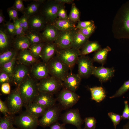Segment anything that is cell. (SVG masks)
Masks as SVG:
<instances>
[{"label":"cell","mask_w":129,"mask_h":129,"mask_svg":"<svg viewBox=\"0 0 129 129\" xmlns=\"http://www.w3.org/2000/svg\"><path fill=\"white\" fill-rule=\"evenodd\" d=\"M109 46L95 51L92 59L94 61L96 62L103 65L106 62L108 54L111 50Z\"/></svg>","instance_id":"obj_28"},{"label":"cell","mask_w":129,"mask_h":129,"mask_svg":"<svg viewBox=\"0 0 129 129\" xmlns=\"http://www.w3.org/2000/svg\"><path fill=\"white\" fill-rule=\"evenodd\" d=\"M59 2L64 4L65 3L71 4L73 3L74 1L73 0H56Z\"/></svg>","instance_id":"obj_55"},{"label":"cell","mask_w":129,"mask_h":129,"mask_svg":"<svg viewBox=\"0 0 129 129\" xmlns=\"http://www.w3.org/2000/svg\"><path fill=\"white\" fill-rule=\"evenodd\" d=\"M13 22L15 27L16 36L25 35L23 29L20 24L19 18Z\"/></svg>","instance_id":"obj_45"},{"label":"cell","mask_w":129,"mask_h":129,"mask_svg":"<svg viewBox=\"0 0 129 129\" xmlns=\"http://www.w3.org/2000/svg\"><path fill=\"white\" fill-rule=\"evenodd\" d=\"M12 6L18 12H23L25 7L22 0H15Z\"/></svg>","instance_id":"obj_49"},{"label":"cell","mask_w":129,"mask_h":129,"mask_svg":"<svg viewBox=\"0 0 129 129\" xmlns=\"http://www.w3.org/2000/svg\"><path fill=\"white\" fill-rule=\"evenodd\" d=\"M102 48L98 42L88 41L80 50V56L86 55Z\"/></svg>","instance_id":"obj_29"},{"label":"cell","mask_w":129,"mask_h":129,"mask_svg":"<svg viewBox=\"0 0 129 129\" xmlns=\"http://www.w3.org/2000/svg\"><path fill=\"white\" fill-rule=\"evenodd\" d=\"M80 12L74 3L72 4L68 19L71 22L75 23L80 21Z\"/></svg>","instance_id":"obj_36"},{"label":"cell","mask_w":129,"mask_h":129,"mask_svg":"<svg viewBox=\"0 0 129 129\" xmlns=\"http://www.w3.org/2000/svg\"><path fill=\"white\" fill-rule=\"evenodd\" d=\"M38 82L28 74L17 87L22 98L25 108L32 102L38 94Z\"/></svg>","instance_id":"obj_2"},{"label":"cell","mask_w":129,"mask_h":129,"mask_svg":"<svg viewBox=\"0 0 129 129\" xmlns=\"http://www.w3.org/2000/svg\"><path fill=\"white\" fill-rule=\"evenodd\" d=\"M46 63L49 74L62 82L70 70L56 55L53 56Z\"/></svg>","instance_id":"obj_3"},{"label":"cell","mask_w":129,"mask_h":129,"mask_svg":"<svg viewBox=\"0 0 129 129\" xmlns=\"http://www.w3.org/2000/svg\"><path fill=\"white\" fill-rule=\"evenodd\" d=\"M5 83H12L11 78L6 73L0 71V84Z\"/></svg>","instance_id":"obj_48"},{"label":"cell","mask_w":129,"mask_h":129,"mask_svg":"<svg viewBox=\"0 0 129 129\" xmlns=\"http://www.w3.org/2000/svg\"><path fill=\"white\" fill-rule=\"evenodd\" d=\"M14 38L6 31L2 25L0 28V51L1 53L12 48Z\"/></svg>","instance_id":"obj_20"},{"label":"cell","mask_w":129,"mask_h":129,"mask_svg":"<svg viewBox=\"0 0 129 129\" xmlns=\"http://www.w3.org/2000/svg\"><path fill=\"white\" fill-rule=\"evenodd\" d=\"M11 114L20 112L24 103L17 87L11 91L5 101Z\"/></svg>","instance_id":"obj_10"},{"label":"cell","mask_w":129,"mask_h":129,"mask_svg":"<svg viewBox=\"0 0 129 129\" xmlns=\"http://www.w3.org/2000/svg\"><path fill=\"white\" fill-rule=\"evenodd\" d=\"M18 51L12 48L0 53V66L12 59L17 54Z\"/></svg>","instance_id":"obj_34"},{"label":"cell","mask_w":129,"mask_h":129,"mask_svg":"<svg viewBox=\"0 0 129 129\" xmlns=\"http://www.w3.org/2000/svg\"><path fill=\"white\" fill-rule=\"evenodd\" d=\"M128 52H129V51Z\"/></svg>","instance_id":"obj_59"},{"label":"cell","mask_w":129,"mask_h":129,"mask_svg":"<svg viewBox=\"0 0 129 129\" xmlns=\"http://www.w3.org/2000/svg\"><path fill=\"white\" fill-rule=\"evenodd\" d=\"M28 22L29 29L40 32L49 24L39 12L28 17Z\"/></svg>","instance_id":"obj_14"},{"label":"cell","mask_w":129,"mask_h":129,"mask_svg":"<svg viewBox=\"0 0 129 129\" xmlns=\"http://www.w3.org/2000/svg\"><path fill=\"white\" fill-rule=\"evenodd\" d=\"M91 99L97 102H99L106 97V94L104 89L101 86H95L90 88Z\"/></svg>","instance_id":"obj_31"},{"label":"cell","mask_w":129,"mask_h":129,"mask_svg":"<svg viewBox=\"0 0 129 129\" xmlns=\"http://www.w3.org/2000/svg\"><path fill=\"white\" fill-rule=\"evenodd\" d=\"M26 108L27 111L38 118L41 117L48 109L32 102L28 104Z\"/></svg>","instance_id":"obj_30"},{"label":"cell","mask_w":129,"mask_h":129,"mask_svg":"<svg viewBox=\"0 0 129 129\" xmlns=\"http://www.w3.org/2000/svg\"><path fill=\"white\" fill-rule=\"evenodd\" d=\"M0 111L4 115L11 114L5 101H2L0 99Z\"/></svg>","instance_id":"obj_50"},{"label":"cell","mask_w":129,"mask_h":129,"mask_svg":"<svg viewBox=\"0 0 129 129\" xmlns=\"http://www.w3.org/2000/svg\"><path fill=\"white\" fill-rule=\"evenodd\" d=\"M30 46L28 39L25 35L16 36L14 37L12 48L17 51L28 49Z\"/></svg>","instance_id":"obj_25"},{"label":"cell","mask_w":129,"mask_h":129,"mask_svg":"<svg viewBox=\"0 0 129 129\" xmlns=\"http://www.w3.org/2000/svg\"><path fill=\"white\" fill-rule=\"evenodd\" d=\"M17 59L19 63L27 66L33 65L38 61L28 49L18 51Z\"/></svg>","instance_id":"obj_23"},{"label":"cell","mask_w":129,"mask_h":129,"mask_svg":"<svg viewBox=\"0 0 129 129\" xmlns=\"http://www.w3.org/2000/svg\"><path fill=\"white\" fill-rule=\"evenodd\" d=\"M62 109L59 104H56L52 107L48 109L39 119V125L45 128L50 126L57 122L60 118Z\"/></svg>","instance_id":"obj_7"},{"label":"cell","mask_w":129,"mask_h":129,"mask_svg":"<svg viewBox=\"0 0 129 129\" xmlns=\"http://www.w3.org/2000/svg\"><path fill=\"white\" fill-rule=\"evenodd\" d=\"M58 18L64 20H69L64 4H62L60 7L58 13Z\"/></svg>","instance_id":"obj_46"},{"label":"cell","mask_w":129,"mask_h":129,"mask_svg":"<svg viewBox=\"0 0 129 129\" xmlns=\"http://www.w3.org/2000/svg\"><path fill=\"white\" fill-rule=\"evenodd\" d=\"M60 31L53 25L48 24L41 32L44 42H54Z\"/></svg>","instance_id":"obj_22"},{"label":"cell","mask_w":129,"mask_h":129,"mask_svg":"<svg viewBox=\"0 0 129 129\" xmlns=\"http://www.w3.org/2000/svg\"><path fill=\"white\" fill-rule=\"evenodd\" d=\"M14 125L18 129H37L39 119L26 110L16 116Z\"/></svg>","instance_id":"obj_6"},{"label":"cell","mask_w":129,"mask_h":129,"mask_svg":"<svg viewBox=\"0 0 129 129\" xmlns=\"http://www.w3.org/2000/svg\"><path fill=\"white\" fill-rule=\"evenodd\" d=\"M62 4L56 0H45L41 7L39 12L48 23L52 24L58 18V11Z\"/></svg>","instance_id":"obj_4"},{"label":"cell","mask_w":129,"mask_h":129,"mask_svg":"<svg viewBox=\"0 0 129 129\" xmlns=\"http://www.w3.org/2000/svg\"><path fill=\"white\" fill-rule=\"evenodd\" d=\"M64 123L61 124L57 122L50 126V129H67Z\"/></svg>","instance_id":"obj_53"},{"label":"cell","mask_w":129,"mask_h":129,"mask_svg":"<svg viewBox=\"0 0 129 129\" xmlns=\"http://www.w3.org/2000/svg\"><path fill=\"white\" fill-rule=\"evenodd\" d=\"M96 28V26L94 24L86 28L79 30L82 34L89 38L94 32Z\"/></svg>","instance_id":"obj_42"},{"label":"cell","mask_w":129,"mask_h":129,"mask_svg":"<svg viewBox=\"0 0 129 129\" xmlns=\"http://www.w3.org/2000/svg\"><path fill=\"white\" fill-rule=\"evenodd\" d=\"M129 90V80L124 82L122 85L113 95L110 97V98H113L121 96Z\"/></svg>","instance_id":"obj_38"},{"label":"cell","mask_w":129,"mask_h":129,"mask_svg":"<svg viewBox=\"0 0 129 129\" xmlns=\"http://www.w3.org/2000/svg\"><path fill=\"white\" fill-rule=\"evenodd\" d=\"M75 30L60 31L54 42L58 50L72 48Z\"/></svg>","instance_id":"obj_12"},{"label":"cell","mask_w":129,"mask_h":129,"mask_svg":"<svg viewBox=\"0 0 129 129\" xmlns=\"http://www.w3.org/2000/svg\"><path fill=\"white\" fill-rule=\"evenodd\" d=\"M108 115L113 123L115 129H116L117 126L123 119L122 116L112 112L108 113Z\"/></svg>","instance_id":"obj_41"},{"label":"cell","mask_w":129,"mask_h":129,"mask_svg":"<svg viewBox=\"0 0 129 129\" xmlns=\"http://www.w3.org/2000/svg\"><path fill=\"white\" fill-rule=\"evenodd\" d=\"M7 11L10 19L12 20L13 22L19 18L18 11L12 6L8 8Z\"/></svg>","instance_id":"obj_43"},{"label":"cell","mask_w":129,"mask_h":129,"mask_svg":"<svg viewBox=\"0 0 129 129\" xmlns=\"http://www.w3.org/2000/svg\"><path fill=\"white\" fill-rule=\"evenodd\" d=\"M9 129H18V128H15L13 126H12Z\"/></svg>","instance_id":"obj_57"},{"label":"cell","mask_w":129,"mask_h":129,"mask_svg":"<svg viewBox=\"0 0 129 129\" xmlns=\"http://www.w3.org/2000/svg\"><path fill=\"white\" fill-rule=\"evenodd\" d=\"M17 55L11 60L5 63L0 66L1 71L6 73L11 78L15 66Z\"/></svg>","instance_id":"obj_35"},{"label":"cell","mask_w":129,"mask_h":129,"mask_svg":"<svg viewBox=\"0 0 129 129\" xmlns=\"http://www.w3.org/2000/svg\"><path fill=\"white\" fill-rule=\"evenodd\" d=\"M94 61L88 55H80L77 63L78 65V73L81 79L87 78L92 75L94 67Z\"/></svg>","instance_id":"obj_11"},{"label":"cell","mask_w":129,"mask_h":129,"mask_svg":"<svg viewBox=\"0 0 129 129\" xmlns=\"http://www.w3.org/2000/svg\"><path fill=\"white\" fill-rule=\"evenodd\" d=\"M77 129H85V128L84 129H82L81 128Z\"/></svg>","instance_id":"obj_58"},{"label":"cell","mask_w":129,"mask_h":129,"mask_svg":"<svg viewBox=\"0 0 129 129\" xmlns=\"http://www.w3.org/2000/svg\"><path fill=\"white\" fill-rule=\"evenodd\" d=\"M1 90L3 94H9L11 93V88L10 83H5L1 84Z\"/></svg>","instance_id":"obj_52"},{"label":"cell","mask_w":129,"mask_h":129,"mask_svg":"<svg viewBox=\"0 0 129 129\" xmlns=\"http://www.w3.org/2000/svg\"><path fill=\"white\" fill-rule=\"evenodd\" d=\"M28 18L27 16L23 15L19 18L20 24L23 28L25 34L29 30Z\"/></svg>","instance_id":"obj_44"},{"label":"cell","mask_w":129,"mask_h":129,"mask_svg":"<svg viewBox=\"0 0 129 129\" xmlns=\"http://www.w3.org/2000/svg\"><path fill=\"white\" fill-rule=\"evenodd\" d=\"M44 42L30 45L28 49L37 59L40 57L42 48Z\"/></svg>","instance_id":"obj_37"},{"label":"cell","mask_w":129,"mask_h":129,"mask_svg":"<svg viewBox=\"0 0 129 129\" xmlns=\"http://www.w3.org/2000/svg\"><path fill=\"white\" fill-rule=\"evenodd\" d=\"M95 24L94 21L92 20L87 21H81L78 22L75 30L81 29L87 27Z\"/></svg>","instance_id":"obj_47"},{"label":"cell","mask_w":129,"mask_h":129,"mask_svg":"<svg viewBox=\"0 0 129 129\" xmlns=\"http://www.w3.org/2000/svg\"><path fill=\"white\" fill-rule=\"evenodd\" d=\"M89 38L85 36L79 30H75L74 35L72 48L80 50L84 45L89 41Z\"/></svg>","instance_id":"obj_27"},{"label":"cell","mask_w":129,"mask_h":129,"mask_svg":"<svg viewBox=\"0 0 129 129\" xmlns=\"http://www.w3.org/2000/svg\"><path fill=\"white\" fill-rule=\"evenodd\" d=\"M52 24L60 31H66L75 30V23L69 20L62 19L57 18Z\"/></svg>","instance_id":"obj_26"},{"label":"cell","mask_w":129,"mask_h":129,"mask_svg":"<svg viewBox=\"0 0 129 129\" xmlns=\"http://www.w3.org/2000/svg\"><path fill=\"white\" fill-rule=\"evenodd\" d=\"M84 121L85 129H95L97 121L94 117H86L85 118Z\"/></svg>","instance_id":"obj_40"},{"label":"cell","mask_w":129,"mask_h":129,"mask_svg":"<svg viewBox=\"0 0 129 129\" xmlns=\"http://www.w3.org/2000/svg\"><path fill=\"white\" fill-rule=\"evenodd\" d=\"M115 70L113 67L106 68L103 66L94 67L92 75L98 79L101 83L106 82L114 75Z\"/></svg>","instance_id":"obj_18"},{"label":"cell","mask_w":129,"mask_h":129,"mask_svg":"<svg viewBox=\"0 0 129 129\" xmlns=\"http://www.w3.org/2000/svg\"><path fill=\"white\" fill-rule=\"evenodd\" d=\"M16 116L15 115H4L0 119V129H9L14 125Z\"/></svg>","instance_id":"obj_33"},{"label":"cell","mask_w":129,"mask_h":129,"mask_svg":"<svg viewBox=\"0 0 129 129\" xmlns=\"http://www.w3.org/2000/svg\"><path fill=\"white\" fill-rule=\"evenodd\" d=\"M122 129H129V121L124 126Z\"/></svg>","instance_id":"obj_56"},{"label":"cell","mask_w":129,"mask_h":129,"mask_svg":"<svg viewBox=\"0 0 129 129\" xmlns=\"http://www.w3.org/2000/svg\"><path fill=\"white\" fill-rule=\"evenodd\" d=\"M32 75L35 79L40 80L49 76L46 63L38 61L33 64L31 70Z\"/></svg>","instance_id":"obj_19"},{"label":"cell","mask_w":129,"mask_h":129,"mask_svg":"<svg viewBox=\"0 0 129 129\" xmlns=\"http://www.w3.org/2000/svg\"><path fill=\"white\" fill-rule=\"evenodd\" d=\"M60 118L63 123L75 126L77 129L81 128L83 121L77 108L69 110L62 114Z\"/></svg>","instance_id":"obj_13"},{"label":"cell","mask_w":129,"mask_h":129,"mask_svg":"<svg viewBox=\"0 0 129 129\" xmlns=\"http://www.w3.org/2000/svg\"><path fill=\"white\" fill-rule=\"evenodd\" d=\"M28 72L27 66L19 63L15 65L11 77L12 83L18 87Z\"/></svg>","instance_id":"obj_17"},{"label":"cell","mask_w":129,"mask_h":129,"mask_svg":"<svg viewBox=\"0 0 129 129\" xmlns=\"http://www.w3.org/2000/svg\"><path fill=\"white\" fill-rule=\"evenodd\" d=\"M25 35L28 39L30 45L44 42L40 32L29 29Z\"/></svg>","instance_id":"obj_32"},{"label":"cell","mask_w":129,"mask_h":129,"mask_svg":"<svg viewBox=\"0 0 129 129\" xmlns=\"http://www.w3.org/2000/svg\"><path fill=\"white\" fill-rule=\"evenodd\" d=\"M58 50L54 42H44L40 57L43 62L46 63L56 55Z\"/></svg>","instance_id":"obj_21"},{"label":"cell","mask_w":129,"mask_h":129,"mask_svg":"<svg viewBox=\"0 0 129 129\" xmlns=\"http://www.w3.org/2000/svg\"><path fill=\"white\" fill-rule=\"evenodd\" d=\"M1 25L11 36L14 38L16 36L15 27L13 22H11L10 20H9Z\"/></svg>","instance_id":"obj_39"},{"label":"cell","mask_w":129,"mask_h":129,"mask_svg":"<svg viewBox=\"0 0 129 129\" xmlns=\"http://www.w3.org/2000/svg\"><path fill=\"white\" fill-rule=\"evenodd\" d=\"M5 17L4 16L2 10L0 9V25L5 23Z\"/></svg>","instance_id":"obj_54"},{"label":"cell","mask_w":129,"mask_h":129,"mask_svg":"<svg viewBox=\"0 0 129 129\" xmlns=\"http://www.w3.org/2000/svg\"><path fill=\"white\" fill-rule=\"evenodd\" d=\"M81 78L77 74L70 72L62 82L63 88L75 92L80 85Z\"/></svg>","instance_id":"obj_16"},{"label":"cell","mask_w":129,"mask_h":129,"mask_svg":"<svg viewBox=\"0 0 129 129\" xmlns=\"http://www.w3.org/2000/svg\"><path fill=\"white\" fill-rule=\"evenodd\" d=\"M112 30L115 38L129 39V0L123 4L117 11Z\"/></svg>","instance_id":"obj_1"},{"label":"cell","mask_w":129,"mask_h":129,"mask_svg":"<svg viewBox=\"0 0 129 129\" xmlns=\"http://www.w3.org/2000/svg\"><path fill=\"white\" fill-rule=\"evenodd\" d=\"M37 86L38 91L53 95L58 92L63 88L62 82L51 76L40 80Z\"/></svg>","instance_id":"obj_5"},{"label":"cell","mask_w":129,"mask_h":129,"mask_svg":"<svg viewBox=\"0 0 129 129\" xmlns=\"http://www.w3.org/2000/svg\"><path fill=\"white\" fill-rule=\"evenodd\" d=\"M80 97L75 92L63 88L59 92L56 99L62 109H66L75 105Z\"/></svg>","instance_id":"obj_9"},{"label":"cell","mask_w":129,"mask_h":129,"mask_svg":"<svg viewBox=\"0 0 129 129\" xmlns=\"http://www.w3.org/2000/svg\"><path fill=\"white\" fill-rule=\"evenodd\" d=\"M45 0H33L25 7L22 13L29 17L39 12L41 7Z\"/></svg>","instance_id":"obj_24"},{"label":"cell","mask_w":129,"mask_h":129,"mask_svg":"<svg viewBox=\"0 0 129 129\" xmlns=\"http://www.w3.org/2000/svg\"><path fill=\"white\" fill-rule=\"evenodd\" d=\"M53 95L48 93L38 91L32 102L48 109L56 104L57 100L54 97Z\"/></svg>","instance_id":"obj_15"},{"label":"cell","mask_w":129,"mask_h":129,"mask_svg":"<svg viewBox=\"0 0 129 129\" xmlns=\"http://www.w3.org/2000/svg\"><path fill=\"white\" fill-rule=\"evenodd\" d=\"M56 56L71 70L80 56V50L72 48L58 50Z\"/></svg>","instance_id":"obj_8"},{"label":"cell","mask_w":129,"mask_h":129,"mask_svg":"<svg viewBox=\"0 0 129 129\" xmlns=\"http://www.w3.org/2000/svg\"><path fill=\"white\" fill-rule=\"evenodd\" d=\"M124 108L122 116L123 119H128L129 121V105L128 102L125 100L124 102Z\"/></svg>","instance_id":"obj_51"}]
</instances>
